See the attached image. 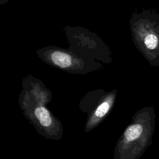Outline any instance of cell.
Masks as SVG:
<instances>
[{
  "instance_id": "7a4b0ae2",
  "label": "cell",
  "mask_w": 159,
  "mask_h": 159,
  "mask_svg": "<svg viewBox=\"0 0 159 159\" xmlns=\"http://www.w3.org/2000/svg\"><path fill=\"white\" fill-rule=\"evenodd\" d=\"M137 22L139 47L150 65L159 66V12L146 11Z\"/></svg>"
},
{
  "instance_id": "277c9868",
  "label": "cell",
  "mask_w": 159,
  "mask_h": 159,
  "mask_svg": "<svg viewBox=\"0 0 159 159\" xmlns=\"http://www.w3.org/2000/svg\"><path fill=\"white\" fill-rule=\"evenodd\" d=\"M52 61L57 66L61 68H66L71 65V57L63 52H55L51 55Z\"/></svg>"
},
{
  "instance_id": "3957f363",
  "label": "cell",
  "mask_w": 159,
  "mask_h": 159,
  "mask_svg": "<svg viewBox=\"0 0 159 159\" xmlns=\"http://www.w3.org/2000/svg\"><path fill=\"white\" fill-rule=\"evenodd\" d=\"M34 116L39 124L44 129H49L54 125L55 120L45 107L42 106L37 107L34 111Z\"/></svg>"
},
{
  "instance_id": "6da1fadb",
  "label": "cell",
  "mask_w": 159,
  "mask_h": 159,
  "mask_svg": "<svg viewBox=\"0 0 159 159\" xmlns=\"http://www.w3.org/2000/svg\"><path fill=\"white\" fill-rule=\"evenodd\" d=\"M155 119L153 106L137 112L117 142L114 159H139L152 143Z\"/></svg>"
}]
</instances>
